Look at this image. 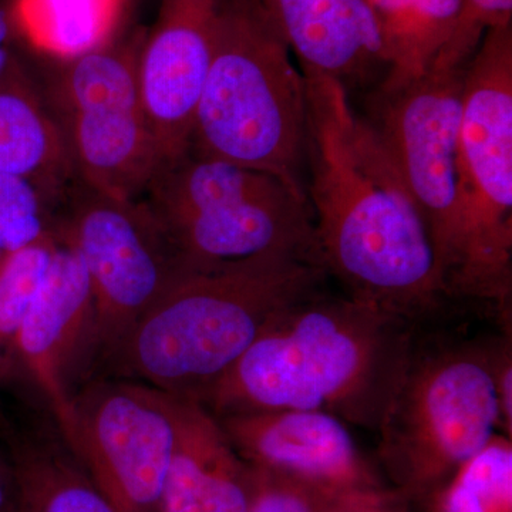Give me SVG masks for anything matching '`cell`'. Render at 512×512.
I'll return each mask as SVG.
<instances>
[{
  "mask_svg": "<svg viewBox=\"0 0 512 512\" xmlns=\"http://www.w3.org/2000/svg\"><path fill=\"white\" fill-rule=\"evenodd\" d=\"M308 96L306 190L326 272L348 295L416 323L448 292L433 239L392 156L348 89L302 70Z\"/></svg>",
  "mask_w": 512,
  "mask_h": 512,
  "instance_id": "obj_1",
  "label": "cell"
},
{
  "mask_svg": "<svg viewBox=\"0 0 512 512\" xmlns=\"http://www.w3.org/2000/svg\"><path fill=\"white\" fill-rule=\"evenodd\" d=\"M414 346V323L352 296L309 293L275 313L191 396L215 417L312 410L379 430Z\"/></svg>",
  "mask_w": 512,
  "mask_h": 512,
  "instance_id": "obj_2",
  "label": "cell"
},
{
  "mask_svg": "<svg viewBox=\"0 0 512 512\" xmlns=\"http://www.w3.org/2000/svg\"><path fill=\"white\" fill-rule=\"evenodd\" d=\"M326 274L318 262L282 251L185 264L101 377L194 396L252 345L276 312L318 291Z\"/></svg>",
  "mask_w": 512,
  "mask_h": 512,
  "instance_id": "obj_3",
  "label": "cell"
},
{
  "mask_svg": "<svg viewBox=\"0 0 512 512\" xmlns=\"http://www.w3.org/2000/svg\"><path fill=\"white\" fill-rule=\"evenodd\" d=\"M306 144V82L291 49L256 0H224L188 147L308 198Z\"/></svg>",
  "mask_w": 512,
  "mask_h": 512,
  "instance_id": "obj_4",
  "label": "cell"
},
{
  "mask_svg": "<svg viewBox=\"0 0 512 512\" xmlns=\"http://www.w3.org/2000/svg\"><path fill=\"white\" fill-rule=\"evenodd\" d=\"M140 200L184 264L282 251L323 266L311 202L264 171L188 147L158 163Z\"/></svg>",
  "mask_w": 512,
  "mask_h": 512,
  "instance_id": "obj_5",
  "label": "cell"
},
{
  "mask_svg": "<svg viewBox=\"0 0 512 512\" xmlns=\"http://www.w3.org/2000/svg\"><path fill=\"white\" fill-rule=\"evenodd\" d=\"M460 248L451 296L495 306L510 322L512 23L485 33L468 63L460 123Z\"/></svg>",
  "mask_w": 512,
  "mask_h": 512,
  "instance_id": "obj_6",
  "label": "cell"
},
{
  "mask_svg": "<svg viewBox=\"0 0 512 512\" xmlns=\"http://www.w3.org/2000/svg\"><path fill=\"white\" fill-rule=\"evenodd\" d=\"M500 429L494 345L416 350L379 426L380 460L394 491L433 493Z\"/></svg>",
  "mask_w": 512,
  "mask_h": 512,
  "instance_id": "obj_7",
  "label": "cell"
},
{
  "mask_svg": "<svg viewBox=\"0 0 512 512\" xmlns=\"http://www.w3.org/2000/svg\"><path fill=\"white\" fill-rule=\"evenodd\" d=\"M55 234L76 249L89 275V373L90 380L99 379L185 264L143 201L110 197L79 178L57 207Z\"/></svg>",
  "mask_w": 512,
  "mask_h": 512,
  "instance_id": "obj_8",
  "label": "cell"
},
{
  "mask_svg": "<svg viewBox=\"0 0 512 512\" xmlns=\"http://www.w3.org/2000/svg\"><path fill=\"white\" fill-rule=\"evenodd\" d=\"M143 37L114 39L87 55L53 62L42 89L77 178L128 201L140 200L160 161L138 82Z\"/></svg>",
  "mask_w": 512,
  "mask_h": 512,
  "instance_id": "obj_9",
  "label": "cell"
},
{
  "mask_svg": "<svg viewBox=\"0 0 512 512\" xmlns=\"http://www.w3.org/2000/svg\"><path fill=\"white\" fill-rule=\"evenodd\" d=\"M60 433L120 512H160L175 446L170 393L116 377L90 380L74 394Z\"/></svg>",
  "mask_w": 512,
  "mask_h": 512,
  "instance_id": "obj_10",
  "label": "cell"
},
{
  "mask_svg": "<svg viewBox=\"0 0 512 512\" xmlns=\"http://www.w3.org/2000/svg\"><path fill=\"white\" fill-rule=\"evenodd\" d=\"M466 69L430 66L412 82L379 89L369 121L426 221L448 292L460 248L458 146Z\"/></svg>",
  "mask_w": 512,
  "mask_h": 512,
  "instance_id": "obj_11",
  "label": "cell"
},
{
  "mask_svg": "<svg viewBox=\"0 0 512 512\" xmlns=\"http://www.w3.org/2000/svg\"><path fill=\"white\" fill-rule=\"evenodd\" d=\"M92 325L89 275L76 249L57 237L52 265L16 333L9 365H18L33 383L60 431L74 394L90 380Z\"/></svg>",
  "mask_w": 512,
  "mask_h": 512,
  "instance_id": "obj_12",
  "label": "cell"
},
{
  "mask_svg": "<svg viewBox=\"0 0 512 512\" xmlns=\"http://www.w3.org/2000/svg\"><path fill=\"white\" fill-rule=\"evenodd\" d=\"M222 5L224 0H161L153 28L144 33L138 82L160 161L190 144Z\"/></svg>",
  "mask_w": 512,
  "mask_h": 512,
  "instance_id": "obj_13",
  "label": "cell"
},
{
  "mask_svg": "<svg viewBox=\"0 0 512 512\" xmlns=\"http://www.w3.org/2000/svg\"><path fill=\"white\" fill-rule=\"evenodd\" d=\"M251 467L335 494L387 490L360 454L345 421L312 410L232 414L217 419Z\"/></svg>",
  "mask_w": 512,
  "mask_h": 512,
  "instance_id": "obj_14",
  "label": "cell"
},
{
  "mask_svg": "<svg viewBox=\"0 0 512 512\" xmlns=\"http://www.w3.org/2000/svg\"><path fill=\"white\" fill-rule=\"evenodd\" d=\"M302 70L326 74L348 89L365 83L389 59L369 0H256Z\"/></svg>",
  "mask_w": 512,
  "mask_h": 512,
  "instance_id": "obj_15",
  "label": "cell"
},
{
  "mask_svg": "<svg viewBox=\"0 0 512 512\" xmlns=\"http://www.w3.org/2000/svg\"><path fill=\"white\" fill-rule=\"evenodd\" d=\"M173 397L175 446L160 512H248L254 468L197 400Z\"/></svg>",
  "mask_w": 512,
  "mask_h": 512,
  "instance_id": "obj_16",
  "label": "cell"
},
{
  "mask_svg": "<svg viewBox=\"0 0 512 512\" xmlns=\"http://www.w3.org/2000/svg\"><path fill=\"white\" fill-rule=\"evenodd\" d=\"M0 171L32 181L56 207L77 178L62 127L16 59L0 77Z\"/></svg>",
  "mask_w": 512,
  "mask_h": 512,
  "instance_id": "obj_17",
  "label": "cell"
},
{
  "mask_svg": "<svg viewBox=\"0 0 512 512\" xmlns=\"http://www.w3.org/2000/svg\"><path fill=\"white\" fill-rule=\"evenodd\" d=\"M127 0H12L9 16L40 55L66 62L117 39Z\"/></svg>",
  "mask_w": 512,
  "mask_h": 512,
  "instance_id": "obj_18",
  "label": "cell"
},
{
  "mask_svg": "<svg viewBox=\"0 0 512 512\" xmlns=\"http://www.w3.org/2000/svg\"><path fill=\"white\" fill-rule=\"evenodd\" d=\"M389 70L379 89H394L427 72L456 26L461 0H369Z\"/></svg>",
  "mask_w": 512,
  "mask_h": 512,
  "instance_id": "obj_19",
  "label": "cell"
},
{
  "mask_svg": "<svg viewBox=\"0 0 512 512\" xmlns=\"http://www.w3.org/2000/svg\"><path fill=\"white\" fill-rule=\"evenodd\" d=\"M12 470L16 512H120L66 444L50 440L23 444Z\"/></svg>",
  "mask_w": 512,
  "mask_h": 512,
  "instance_id": "obj_20",
  "label": "cell"
},
{
  "mask_svg": "<svg viewBox=\"0 0 512 512\" xmlns=\"http://www.w3.org/2000/svg\"><path fill=\"white\" fill-rule=\"evenodd\" d=\"M427 497L430 512H512L511 437L495 433Z\"/></svg>",
  "mask_w": 512,
  "mask_h": 512,
  "instance_id": "obj_21",
  "label": "cell"
},
{
  "mask_svg": "<svg viewBox=\"0 0 512 512\" xmlns=\"http://www.w3.org/2000/svg\"><path fill=\"white\" fill-rule=\"evenodd\" d=\"M57 247V237L40 239L6 254L0 265V382L10 370V349L45 281Z\"/></svg>",
  "mask_w": 512,
  "mask_h": 512,
  "instance_id": "obj_22",
  "label": "cell"
},
{
  "mask_svg": "<svg viewBox=\"0 0 512 512\" xmlns=\"http://www.w3.org/2000/svg\"><path fill=\"white\" fill-rule=\"evenodd\" d=\"M56 210L32 181L0 171V245L6 254L55 235Z\"/></svg>",
  "mask_w": 512,
  "mask_h": 512,
  "instance_id": "obj_23",
  "label": "cell"
},
{
  "mask_svg": "<svg viewBox=\"0 0 512 512\" xmlns=\"http://www.w3.org/2000/svg\"><path fill=\"white\" fill-rule=\"evenodd\" d=\"M511 23L512 0H461L456 26L431 66L466 69L485 33Z\"/></svg>",
  "mask_w": 512,
  "mask_h": 512,
  "instance_id": "obj_24",
  "label": "cell"
},
{
  "mask_svg": "<svg viewBox=\"0 0 512 512\" xmlns=\"http://www.w3.org/2000/svg\"><path fill=\"white\" fill-rule=\"evenodd\" d=\"M252 468L254 493L248 512H330L350 495L329 493L295 478Z\"/></svg>",
  "mask_w": 512,
  "mask_h": 512,
  "instance_id": "obj_25",
  "label": "cell"
},
{
  "mask_svg": "<svg viewBox=\"0 0 512 512\" xmlns=\"http://www.w3.org/2000/svg\"><path fill=\"white\" fill-rule=\"evenodd\" d=\"M494 377L500 407V429L512 437V352L511 339L494 345Z\"/></svg>",
  "mask_w": 512,
  "mask_h": 512,
  "instance_id": "obj_26",
  "label": "cell"
},
{
  "mask_svg": "<svg viewBox=\"0 0 512 512\" xmlns=\"http://www.w3.org/2000/svg\"><path fill=\"white\" fill-rule=\"evenodd\" d=\"M404 498L394 490L350 494L343 497L330 512H407Z\"/></svg>",
  "mask_w": 512,
  "mask_h": 512,
  "instance_id": "obj_27",
  "label": "cell"
},
{
  "mask_svg": "<svg viewBox=\"0 0 512 512\" xmlns=\"http://www.w3.org/2000/svg\"><path fill=\"white\" fill-rule=\"evenodd\" d=\"M16 511V487L12 466L0 457V512Z\"/></svg>",
  "mask_w": 512,
  "mask_h": 512,
  "instance_id": "obj_28",
  "label": "cell"
},
{
  "mask_svg": "<svg viewBox=\"0 0 512 512\" xmlns=\"http://www.w3.org/2000/svg\"><path fill=\"white\" fill-rule=\"evenodd\" d=\"M13 32L15 30L10 20L9 10L0 8V77L8 72L10 64L15 60L9 49V40Z\"/></svg>",
  "mask_w": 512,
  "mask_h": 512,
  "instance_id": "obj_29",
  "label": "cell"
},
{
  "mask_svg": "<svg viewBox=\"0 0 512 512\" xmlns=\"http://www.w3.org/2000/svg\"><path fill=\"white\" fill-rule=\"evenodd\" d=\"M6 252L3 251L2 245H0V265H2L3 259H5Z\"/></svg>",
  "mask_w": 512,
  "mask_h": 512,
  "instance_id": "obj_30",
  "label": "cell"
},
{
  "mask_svg": "<svg viewBox=\"0 0 512 512\" xmlns=\"http://www.w3.org/2000/svg\"><path fill=\"white\" fill-rule=\"evenodd\" d=\"M16 512V511H15Z\"/></svg>",
  "mask_w": 512,
  "mask_h": 512,
  "instance_id": "obj_31",
  "label": "cell"
}]
</instances>
